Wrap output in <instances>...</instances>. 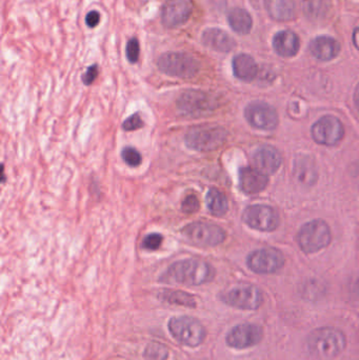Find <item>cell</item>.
Returning <instances> with one entry per match:
<instances>
[{
	"instance_id": "1",
	"label": "cell",
	"mask_w": 359,
	"mask_h": 360,
	"mask_svg": "<svg viewBox=\"0 0 359 360\" xmlns=\"http://www.w3.org/2000/svg\"><path fill=\"white\" fill-rule=\"evenodd\" d=\"M215 274V269L209 262L190 258L171 264L159 277V283L198 287L211 283Z\"/></svg>"
},
{
	"instance_id": "2",
	"label": "cell",
	"mask_w": 359,
	"mask_h": 360,
	"mask_svg": "<svg viewBox=\"0 0 359 360\" xmlns=\"http://www.w3.org/2000/svg\"><path fill=\"white\" fill-rule=\"evenodd\" d=\"M307 347L316 359H332L344 352L347 347V338L337 328H318L308 335Z\"/></svg>"
},
{
	"instance_id": "3",
	"label": "cell",
	"mask_w": 359,
	"mask_h": 360,
	"mask_svg": "<svg viewBox=\"0 0 359 360\" xmlns=\"http://www.w3.org/2000/svg\"><path fill=\"white\" fill-rule=\"evenodd\" d=\"M228 132L225 128L214 124H200L188 131L185 143L196 152H211L225 145Z\"/></svg>"
},
{
	"instance_id": "4",
	"label": "cell",
	"mask_w": 359,
	"mask_h": 360,
	"mask_svg": "<svg viewBox=\"0 0 359 360\" xmlns=\"http://www.w3.org/2000/svg\"><path fill=\"white\" fill-rule=\"evenodd\" d=\"M168 329L176 342L189 348H197L207 338L204 326L192 316L172 317L169 321Z\"/></svg>"
},
{
	"instance_id": "5",
	"label": "cell",
	"mask_w": 359,
	"mask_h": 360,
	"mask_svg": "<svg viewBox=\"0 0 359 360\" xmlns=\"http://www.w3.org/2000/svg\"><path fill=\"white\" fill-rule=\"evenodd\" d=\"M332 241L330 226L322 219H313L301 226L297 243L305 254H314L328 247Z\"/></svg>"
},
{
	"instance_id": "6",
	"label": "cell",
	"mask_w": 359,
	"mask_h": 360,
	"mask_svg": "<svg viewBox=\"0 0 359 360\" xmlns=\"http://www.w3.org/2000/svg\"><path fill=\"white\" fill-rule=\"evenodd\" d=\"M157 67L160 72L167 75L189 79L197 75L200 63L195 57L188 53L167 52L158 58Z\"/></svg>"
},
{
	"instance_id": "7",
	"label": "cell",
	"mask_w": 359,
	"mask_h": 360,
	"mask_svg": "<svg viewBox=\"0 0 359 360\" xmlns=\"http://www.w3.org/2000/svg\"><path fill=\"white\" fill-rule=\"evenodd\" d=\"M183 237L197 247H216L226 240L225 230L211 222L195 221L188 224L181 231Z\"/></svg>"
},
{
	"instance_id": "8",
	"label": "cell",
	"mask_w": 359,
	"mask_h": 360,
	"mask_svg": "<svg viewBox=\"0 0 359 360\" xmlns=\"http://www.w3.org/2000/svg\"><path fill=\"white\" fill-rule=\"evenodd\" d=\"M218 108V101L210 93L200 90H189L181 95L177 101V109L185 116L204 115Z\"/></svg>"
},
{
	"instance_id": "9",
	"label": "cell",
	"mask_w": 359,
	"mask_h": 360,
	"mask_svg": "<svg viewBox=\"0 0 359 360\" xmlns=\"http://www.w3.org/2000/svg\"><path fill=\"white\" fill-rule=\"evenodd\" d=\"M221 302L234 309L255 311L263 304V292L251 285H237L221 295Z\"/></svg>"
},
{
	"instance_id": "10",
	"label": "cell",
	"mask_w": 359,
	"mask_h": 360,
	"mask_svg": "<svg viewBox=\"0 0 359 360\" xmlns=\"http://www.w3.org/2000/svg\"><path fill=\"white\" fill-rule=\"evenodd\" d=\"M311 135L318 145L334 147L343 141L345 127L339 118L325 115L312 126Z\"/></svg>"
},
{
	"instance_id": "11",
	"label": "cell",
	"mask_w": 359,
	"mask_h": 360,
	"mask_svg": "<svg viewBox=\"0 0 359 360\" xmlns=\"http://www.w3.org/2000/svg\"><path fill=\"white\" fill-rule=\"evenodd\" d=\"M285 256L276 248H263L249 254L247 266L256 274H274L282 270Z\"/></svg>"
},
{
	"instance_id": "12",
	"label": "cell",
	"mask_w": 359,
	"mask_h": 360,
	"mask_svg": "<svg viewBox=\"0 0 359 360\" xmlns=\"http://www.w3.org/2000/svg\"><path fill=\"white\" fill-rule=\"evenodd\" d=\"M242 220L251 229L261 232H273L280 224L276 210L266 205H249L242 213Z\"/></svg>"
},
{
	"instance_id": "13",
	"label": "cell",
	"mask_w": 359,
	"mask_h": 360,
	"mask_svg": "<svg viewBox=\"0 0 359 360\" xmlns=\"http://www.w3.org/2000/svg\"><path fill=\"white\" fill-rule=\"evenodd\" d=\"M244 117L253 128L261 131L275 130L280 122L278 111L263 101L249 103L244 109Z\"/></svg>"
},
{
	"instance_id": "14",
	"label": "cell",
	"mask_w": 359,
	"mask_h": 360,
	"mask_svg": "<svg viewBox=\"0 0 359 360\" xmlns=\"http://www.w3.org/2000/svg\"><path fill=\"white\" fill-rule=\"evenodd\" d=\"M263 338L261 327L255 323H246L232 328L226 336V342L230 348L244 350L257 346Z\"/></svg>"
},
{
	"instance_id": "15",
	"label": "cell",
	"mask_w": 359,
	"mask_h": 360,
	"mask_svg": "<svg viewBox=\"0 0 359 360\" xmlns=\"http://www.w3.org/2000/svg\"><path fill=\"white\" fill-rule=\"evenodd\" d=\"M192 0H167L162 6V21L169 29L185 25L193 13Z\"/></svg>"
},
{
	"instance_id": "16",
	"label": "cell",
	"mask_w": 359,
	"mask_h": 360,
	"mask_svg": "<svg viewBox=\"0 0 359 360\" xmlns=\"http://www.w3.org/2000/svg\"><path fill=\"white\" fill-rule=\"evenodd\" d=\"M238 176H240V190L244 194L253 195L263 192L269 184L268 175L252 167H244L240 169Z\"/></svg>"
},
{
	"instance_id": "17",
	"label": "cell",
	"mask_w": 359,
	"mask_h": 360,
	"mask_svg": "<svg viewBox=\"0 0 359 360\" xmlns=\"http://www.w3.org/2000/svg\"><path fill=\"white\" fill-rule=\"evenodd\" d=\"M255 166L265 174H274L282 164L280 151L272 146H263L253 155Z\"/></svg>"
},
{
	"instance_id": "18",
	"label": "cell",
	"mask_w": 359,
	"mask_h": 360,
	"mask_svg": "<svg viewBox=\"0 0 359 360\" xmlns=\"http://www.w3.org/2000/svg\"><path fill=\"white\" fill-rule=\"evenodd\" d=\"M293 173L297 181L303 186H312L318 182V166L312 156L306 154L297 155L293 166Z\"/></svg>"
},
{
	"instance_id": "19",
	"label": "cell",
	"mask_w": 359,
	"mask_h": 360,
	"mask_svg": "<svg viewBox=\"0 0 359 360\" xmlns=\"http://www.w3.org/2000/svg\"><path fill=\"white\" fill-rule=\"evenodd\" d=\"M202 41L204 46L217 52L228 53L236 46L235 40L227 32L218 27H209L204 30L202 35Z\"/></svg>"
},
{
	"instance_id": "20",
	"label": "cell",
	"mask_w": 359,
	"mask_h": 360,
	"mask_svg": "<svg viewBox=\"0 0 359 360\" xmlns=\"http://www.w3.org/2000/svg\"><path fill=\"white\" fill-rule=\"evenodd\" d=\"M310 51L320 60L330 61L339 56L341 44L330 36H320L312 40Z\"/></svg>"
},
{
	"instance_id": "21",
	"label": "cell",
	"mask_w": 359,
	"mask_h": 360,
	"mask_svg": "<svg viewBox=\"0 0 359 360\" xmlns=\"http://www.w3.org/2000/svg\"><path fill=\"white\" fill-rule=\"evenodd\" d=\"M232 69L236 78L244 82H253L259 74V65L248 54L236 55L232 61Z\"/></svg>"
},
{
	"instance_id": "22",
	"label": "cell",
	"mask_w": 359,
	"mask_h": 360,
	"mask_svg": "<svg viewBox=\"0 0 359 360\" xmlns=\"http://www.w3.org/2000/svg\"><path fill=\"white\" fill-rule=\"evenodd\" d=\"M299 38L294 32L280 31L273 37V48L282 57H293L299 53Z\"/></svg>"
},
{
	"instance_id": "23",
	"label": "cell",
	"mask_w": 359,
	"mask_h": 360,
	"mask_svg": "<svg viewBox=\"0 0 359 360\" xmlns=\"http://www.w3.org/2000/svg\"><path fill=\"white\" fill-rule=\"evenodd\" d=\"M268 14L278 21H289L296 15L294 0H265Z\"/></svg>"
},
{
	"instance_id": "24",
	"label": "cell",
	"mask_w": 359,
	"mask_h": 360,
	"mask_svg": "<svg viewBox=\"0 0 359 360\" xmlns=\"http://www.w3.org/2000/svg\"><path fill=\"white\" fill-rule=\"evenodd\" d=\"M228 21H229L232 30L242 35L250 33L251 29H252V17L244 8H232L228 14Z\"/></svg>"
},
{
	"instance_id": "25",
	"label": "cell",
	"mask_w": 359,
	"mask_h": 360,
	"mask_svg": "<svg viewBox=\"0 0 359 360\" xmlns=\"http://www.w3.org/2000/svg\"><path fill=\"white\" fill-rule=\"evenodd\" d=\"M303 11L308 18L314 21L324 20L331 8V0H303Z\"/></svg>"
},
{
	"instance_id": "26",
	"label": "cell",
	"mask_w": 359,
	"mask_h": 360,
	"mask_svg": "<svg viewBox=\"0 0 359 360\" xmlns=\"http://www.w3.org/2000/svg\"><path fill=\"white\" fill-rule=\"evenodd\" d=\"M206 203L209 211L217 217L226 215L229 210V201H228L227 196L218 188H212L208 191Z\"/></svg>"
},
{
	"instance_id": "27",
	"label": "cell",
	"mask_w": 359,
	"mask_h": 360,
	"mask_svg": "<svg viewBox=\"0 0 359 360\" xmlns=\"http://www.w3.org/2000/svg\"><path fill=\"white\" fill-rule=\"evenodd\" d=\"M162 302L167 304H175V306L187 307V308H196L195 297L190 293L183 291H176V290H164L159 292L158 295Z\"/></svg>"
},
{
	"instance_id": "28",
	"label": "cell",
	"mask_w": 359,
	"mask_h": 360,
	"mask_svg": "<svg viewBox=\"0 0 359 360\" xmlns=\"http://www.w3.org/2000/svg\"><path fill=\"white\" fill-rule=\"evenodd\" d=\"M143 356L147 360H167L169 357V350L162 344L152 342V344L148 345Z\"/></svg>"
},
{
	"instance_id": "29",
	"label": "cell",
	"mask_w": 359,
	"mask_h": 360,
	"mask_svg": "<svg viewBox=\"0 0 359 360\" xmlns=\"http://www.w3.org/2000/svg\"><path fill=\"white\" fill-rule=\"evenodd\" d=\"M122 158L124 162L131 168H136L143 162V156L135 148L126 147L122 151Z\"/></svg>"
},
{
	"instance_id": "30",
	"label": "cell",
	"mask_w": 359,
	"mask_h": 360,
	"mask_svg": "<svg viewBox=\"0 0 359 360\" xmlns=\"http://www.w3.org/2000/svg\"><path fill=\"white\" fill-rule=\"evenodd\" d=\"M141 54V46L137 38H131L126 46V56L130 63H136Z\"/></svg>"
},
{
	"instance_id": "31",
	"label": "cell",
	"mask_w": 359,
	"mask_h": 360,
	"mask_svg": "<svg viewBox=\"0 0 359 360\" xmlns=\"http://www.w3.org/2000/svg\"><path fill=\"white\" fill-rule=\"evenodd\" d=\"M164 237L159 233H151L143 238V248L148 251H157L162 245Z\"/></svg>"
},
{
	"instance_id": "32",
	"label": "cell",
	"mask_w": 359,
	"mask_h": 360,
	"mask_svg": "<svg viewBox=\"0 0 359 360\" xmlns=\"http://www.w3.org/2000/svg\"><path fill=\"white\" fill-rule=\"evenodd\" d=\"M200 207V202L195 195H188L181 203V211L185 214H193L197 212Z\"/></svg>"
},
{
	"instance_id": "33",
	"label": "cell",
	"mask_w": 359,
	"mask_h": 360,
	"mask_svg": "<svg viewBox=\"0 0 359 360\" xmlns=\"http://www.w3.org/2000/svg\"><path fill=\"white\" fill-rule=\"evenodd\" d=\"M143 127V122L138 113L133 114L130 117L126 118L124 124H122V129L124 131H128V132L138 130V129H141Z\"/></svg>"
},
{
	"instance_id": "34",
	"label": "cell",
	"mask_w": 359,
	"mask_h": 360,
	"mask_svg": "<svg viewBox=\"0 0 359 360\" xmlns=\"http://www.w3.org/2000/svg\"><path fill=\"white\" fill-rule=\"evenodd\" d=\"M99 74L98 65H92L86 69V71L84 72V75H82V82H84L86 86H91L93 82L96 80L97 76Z\"/></svg>"
},
{
	"instance_id": "35",
	"label": "cell",
	"mask_w": 359,
	"mask_h": 360,
	"mask_svg": "<svg viewBox=\"0 0 359 360\" xmlns=\"http://www.w3.org/2000/svg\"><path fill=\"white\" fill-rule=\"evenodd\" d=\"M100 22V13L98 11L93 10L86 14V23L89 27H96Z\"/></svg>"
},
{
	"instance_id": "36",
	"label": "cell",
	"mask_w": 359,
	"mask_h": 360,
	"mask_svg": "<svg viewBox=\"0 0 359 360\" xmlns=\"http://www.w3.org/2000/svg\"><path fill=\"white\" fill-rule=\"evenodd\" d=\"M352 38H353L354 46H355V48L359 50V27L354 30L353 36H352Z\"/></svg>"
},
{
	"instance_id": "37",
	"label": "cell",
	"mask_w": 359,
	"mask_h": 360,
	"mask_svg": "<svg viewBox=\"0 0 359 360\" xmlns=\"http://www.w3.org/2000/svg\"><path fill=\"white\" fill-rule=\"evenodd\" d=\"M354 103H355L356 110H358L359 115V84L356 86L355 92H354Z\"/></svg>"
}]
</instances>
